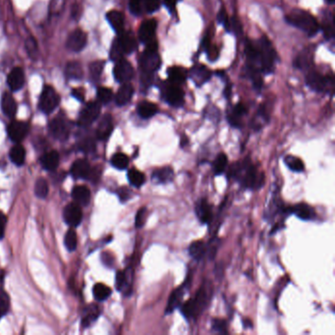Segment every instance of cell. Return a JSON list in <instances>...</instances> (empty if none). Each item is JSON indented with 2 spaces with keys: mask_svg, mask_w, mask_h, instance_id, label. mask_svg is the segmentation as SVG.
Listing matches in <instances>:
<instances>
[{
  "mask_svg": "<svg viewBox=\"0 0 335 335\" xmlns=\"http://www.w3.org/2000/svg\"><path fill=\"white\" fill-rule=\"evenodd\" d=\"M229 177L239 181L244 188L252 190L259 188L263 183V175L259 176L257 168L251 163L249 158L233 164L229 171Z\"/></svg>",
  "mask_w": 335,
  "mask_h": 335,
  "instance_id": "obj_1",
  "label": "cell"
},
{
  "mask_svg": "<svg viewBox=\"0 0 335 335\" xmlns=\"http://www.w3.org/2000/svg\"><path fill=\"white\" fill-rule=\"evenodd\" d=\"M160 57L157 53V44L155 41L147 45V48L140 58L142 70V81L145 86H150L153 73L160 67Z\"/></svg>",
  "mask_w": 335,
  "mask_h": 335,
  "instance_id": "obj_2",
  "label": "cell"
},
{
  "mask_svg": "<svg viewBox=\"0 0 335 335\" xmlns=\"http://www.w3.org/2000/svg\"><path fill=\"white\" fill-rule=\"evenodd\" d=\"M285 19L291 26L304 31L309 37L316 36L320 29L318 20L311 13L302 9H293Z\"/></svg>",
  "mask_w": 335,
  "mask_h": 335,
  "instance_id": "obj_3",
  "label": "cell"
},
{
  "mask_svg": "<svg viewBox=\"0 0 335 335\" xmlns=\"http://www.w3.org/2000/svg\"><path fill=\"white\" fill-rule=\"evenodd\" d=\"M210 298V291L206 289L205 287H200L194 298L188 300L186 303L180 306L184 318L187 320H193L198 318L208 306Z\"/></svg>",
  "mask_w": 335,
  "mask_h": 335,
  "instance_id": "obj_4",
  "label": "cell"
},
{
  "mask_svg": "<svg viewBox=\"0 0 335 335\" xmlns=\"http://www.w3.org/2000/svg\"><path fill=\"white\" fill-rule=\"evenodd\" d=\"M259 68L262 74L270 75L274 73L276 60V52L266 36H262L258 42Z\"/></svg>",
  "mask_w": 335,
  "mask_h": 335,
  "instance_id": "obj_5",
  "label": "cell"
},
{
  "mask_svg": "<svg viewBox=\"0 0 335 335\" xmlns=\"http://www.w3.org/2000/svg\"><path fill=\"white\" fill-rule=\"evenodd\" d=\"M60 103V97L56 91L50 87L46 86L43 90L40 98V109L46 114L51 113Z\"/></svg>",
  "mask_w": 335,
  "mask_h": 335,
  "instance_id": "obj_6",
  "label": "cell"
},
{
  "mask_svg": "<svg viewBox=\"0 0 335 335\" xmlns=\"http://www.w3.org/2000/svg\"><path fill=\"white\" fill-rule=\"evenodd\" d=\"M114 78L118 83H128L134 77V68L129 61L122 58L116 61L114 70Z\"/></svg>",
  "mask_w": 335,
  "mask_h": 335,
  "instance_id": "obj_7",
  "label": "cell"
},
{
  "mask_svg": "<svg viewBox=\"0 0 335 335\" xmlns=\"http://www.w3.org/2000/svg\"><path fill=\"white\" fill-rule=\"evenodd\" d=\"M100 113V105L97 102H91L83 109L79 117V125L87 127L95 121Z\"/></svg>",
  "mask_w": 335,
  "mask_h": 335,
  "instance_id": "obj_8",
  "label": "cell"
},
{
  "mask_svg": "<svg viewBox=\"0 0 335 335\" xmlns=\"http://www.w3.org/2000/svg\"><path fill=\"white\" fill-rule=\"evenodd\" d=\"M306 83L313 91L322 92L328 88V79L317 71H310L306 76Z\"/></svg>",
  "mask_w": 335,
  "mask_h": 335,
  "instance_id": "obj_9",
  "label": "cell"
},
{
  "mask_svg": "<svg viewBox=\"0 0 335 335\" xmlns=\"http://www.w3.org/2000/svg\"><path fill=\"white\" fill-rule=\"evenodd\" d=\"M49 130L53 137L60 141L66 140L70 133L69 123L64 118H54L49 124Z\"/></svg>",
  "mask_w": 335,
  "mask_h": 335,
  "instance_id": "obj_10",
  "label": "cell"
},
{
  "mask_svg": "<svg viewBox=\"0 0 335 335\" xmlns=\"http://www.w3.org/2000/svg\"><path fill=\"white\" fill-rule=\"evenodd\" d=\"M163 96L164 99L168 102V105L172 107H182L184 104V91L177 85L171 84L170 86L166 87Z\"/></svg>",
  "mask_w": 335,
  "mask_h": 335,
  "instance_id": "obj_11",
  "label": "cell"
},
{
  "mask_svg": "<svg viewBox=\"0 0 335 335\" xmlns=\"http://www.w3.org/2000/svg\"><path fill=\"white\" fill-rule=\"evenodd\" d=\"M188 282H189V279L183 284L182 286L177 287L170 294L169 299H168V306L165 309L166 315L172 314L176 309H178L181 306L184 294L186 292V289L188 288Z\"/></svg>",
  "mask_w": 335,
  "mask_h": 335,
  "instance_id": "obj_12",
  "label": "cell"
},
{
  "mask_svg": "<svg viewBox=\"0 0 335 335\" xmlns=\"http://www.w3.org/2000/svg\"><path fill=\"white\" fill-rule=\"evenodd\" d=\"M63 216L67 224L71 225L72 227H76L82 221L83 213L78 204H69L64 209Z\"/></svg>",
  "mask_w": 335,
  "mask_h": 335,
  "instance_id": "obj_13",
  "label": "cell"
},
{
  "mask_svg": "<svg viewBox=\"0 0 335 335\" xmlns=\"http://www.w3.org/2000/svg\"><path fill=\"white\" fill-rule=\"evenodd\" d=\"M29 124L22 121H13L8 126V135L10 139L15 142L20 143L29 133Z\"/></svg>",
  "mask_w": 335,
  "mask_h": 335,
  "instance_id": "obj_14",
  "label": "cell"
},
{
  "mask_svg": "<svg viewBox=\"0 0 335 335\" xmlns=\"http://www.w3.org/2000/svg\"><path fill=\"white\" fill-rule=\"evenodd\" d=\"M156 30V21L151 19L142 23L139 29V39L143 44L149 45L153 42V38Z\"/></svg>",
  "mask_w": 335,
  "mask_h": 335,
  "instance_id": "obj_15",
  "label": "cell"
},
{
  "mask_svg": "<svg viewBox=\"0 0 335 335\" xmlns=\"http://www.w3.org/2000/svg\"><path fill=\"white\" fill-rule=\"evenodd\" d=\"M87 45V35L82 30H75L67 40V47L72 51H81Z\"/></svg>",
  "mask_w": 335,
  "mask_h": 335,
  "instance_id": "obj_16",
  "label": "cell"
},
{
  "mask_svg": "<svg viewBox=\"0 0 335 335\" xmlns=\"http://www.w3.org/2000/svg\"><path fill=\"white\" fill-rule=\"evenodd\" d=\"M314 53H315L314 47L309 46L305 48L296 57V59L294 61V66L300 70H306L310 68L314 60Z\"/></svg>",
  "mask_w": 335,
  "mask_h": 335,
  "instance_id": "obj_17",
  "label": "cell"
},
{
  "mask_svg": "<svg viewBox=\"0 0 335 335\" xmlns=\"http://www.w3.org/2000/svg\"><path fill=\"white\" fill-rule=\"evenodd\" d=\"M287 213H293L297 217H299L300 219H303V220H311V219H314L316 216L315 210L311 206L304 204V203L297 204L293 207L287 208Z\"/></svg>",
  "mask_w": 335,
  "mask_h": 335,
  "instance_id": "obj_18",
  "label": "cell"
},
{
  "mask_svg": "<svg viewBox=\"0 0 335 335\" xmlns=\"http://www.w3.org/2000/svg\"><path fill=\"white\" fill-rule=\"evenodd\" d=\"M190 76L192 78V80L195 82V84L199 87V86L204 85L205 83H207L211 79L212 72L205 65L198 64V65H196L192 68V70L190 72Z\"/></svg>",
  "mask_w": 335,
  "mask_h": 335,
  "instance_id": "obj_19",
  "label": "cell"
},
{
  "mask_svg": "<svg viewBox=\"0 0 335 335\" xmlns=\"http://www.w3.org/2000/svg\"><path fill=\"white\" fill-rule=\"evenodd\" d=\"M196 213L198 215L199 221L204 224H208L213 220V208L207 202L206 198H202L198 200L196 206Z\"/></svg>",
  "mask_w": 335,
  "mask_h": 335,
  "instance_id": "obj_20",
  "label": "cell"
},
{
  "mask_svg": "<svg viewBox=\"0 0 335 335\" xmlns=\"http://www.w3.org/2000/svg\"><path fill=\"white\" fill-rule=\"evenodd\" d=\"M116 41L121 48L123 54L132 53L137 47V42L133 35L130 32L119 34V38L116 39Z\"/></svg>",
  "mask_w": 335,
  "mask_h": 335,
  "instance_id": "obj_21",
  "label": "cell"
},
{
  "mask_svg": "<svg viewBox=\"0 0 335 335\" xmlns=\"http://www.w3.org/2000/svg\"><path fill=\"white\" fill-rule=\"evenodd\" d=\"M113 130L112 117L109 114H106L99 122L96 129V137L102 141H106L111 135Z\"/></svg>",
  "mask_w": 335,
  "mask_h": 335,
  "instance_id": "obj_22",
  "label": "cell"
},
{
  "mask_svg": "<svg viewBox=\"0 0 335 335\" xmlns=\"http://www.w3.org/2000/svg\"><path fill=\"white\" fill-rule=\"evenodd\" d=\"M174 178V171L170 166L155 169L152 174V180L156 184H168L172 182Z\"/></svg>",
  "mask_w": 335,
  "mask_h": 335,
  "instance_id": "obj_23",
  "label": "cell"
},
{
  "mask_svg": "<svg viewBox=\"0 0 335 335\" xmlns=\"http://www.w3.org/2000/svg\"><path fill=\"white\" fill-rule=\"evenodd\" d=\"M247 107L243 104H238L228 114V122L230 125L234 128H241L242 126V117L247 114Z\"/></svg>",
  "mask_w": 335,
  "mask_h": 335,
  "instance_id": "obj_24",
  "label": "cell"
},
{
  "mask_svg": "<svg viewBox=\"0 0 335 335\" xmlns=\"http://www.w3.org/2000/svg\"><path fill=\"white\" fill-rule=\"evenodd\" d=\"M134 94V88L129 83H124L115 95V103L117 106L123 107L127 105Z\"/></svg>",
  "mask_w": 335,
  "mask_h": 335,
  "instance_id": "obj_25",
  "label": "cell"
},
{
  "mask_svg": "<svg viewBox=\"0 0 335 335\" xmlns=\"http://www.w3.org/2000/svg\"><path fill=\"white\" fill-rule=\"evenodd\" d=\"M91 166L86 159H78L71 168V174L76 179H84L90 175Z\"/></svg>",
  "mask_w": 335,
  "mask_h": 335,
  "instance_id": "obj_26",
  "label": "cell"
},
{
  "mask_svg": "<svg viewBox=\"0 0 335 335\" xmlns=\"http://www.w3.org/2000/svg\"><path fill=\"white\" fill-rule=\"evenodd\" d=\"M25 82L24 72L21 68L16 67L8 75L7 83L12 91H19L22 89Z\"/></svg>",
  "mask_w": 335,
  "mask_h": 335,
  "instance_id": "obj_27",
  "label": "cell"
},
{
  "mask_svg": "<svg viewBox=\"0 0 335 335\" xmlns=\"http://www.w3.org/2000/svg\"><path fill=\"white\" fill-rule=\"evenodd\" d=\"M168 79L173 85L180 86L183 83H185L186 78H187V71L178 66H172L168 68Z\"/></svg>",
  "mask_w": 335,
  "mask_h": 335,
  "instance_id": "obj_28",
  "label": "cell"
},
{
  "mask_svg": "<svg viewBox=\"0 0 335 335\" xmlns=\"http://www.w3.org/2000/svg\"><path fill=\"white\" fill-rule=\"evenodd\" d=\"M72 197L79 206H86L89 204L91 198L90 190L85 186H77L73 189Z\"/></svg>",
  "mask_w": 335,
  "mask_h": 335,
  "instance_id": "obj_29",
  "label": "cell"
},
{
  "mask_svg": "<svg viewBox=\"0 0 335 335\" xmlns=\"http://www.w3.org/2000/svg\"><path fill=\"white\" fill-rule=\"evenodd\" d=\"M107 21L109 22V24L111 25V27L113 28V30H115L118 34H121L124 30V16L122 14L121 12L116 11V10H112L109 11L107 15Z\"/></svg>",
  "mask_w": 335,
  "mask_h": 335,
  "instance_id": "obj_30",
  "label": "cell"
},
{
  "mask_svg": "<svg viewBox=\"0 0 335 335\" xmlns=\"http://www.w3.org/2000/svg\"><path fill=\"white\" fill-rule=\"evenodd\" d=\"M1 107L6 116L14 117L16 111H17V105H16L14 97L10 93H8V92L4 93V95L2 96V100H1Z\"/></svg>",
  "mask_w": 335,
  "mask_h": 335,
  "instance_id": "obj_31",
  "label": "cell"
},
{
  "mask_svg": "<svg viewBox=\"0 0 335 335\" xmlns=\"http://www.w3.org/2000/svg\"><path fill=\"white\" fill-rule=\"evenodd\" d=\"M138 114L144 118V119H149L152 118V116H154L157 111L158 108L157 106L150 103V102H142L137 108Z\"/></svg>",
  "mask_w": 335,
  "mask_h": 335,
  "instance_id": "obj_32",
  "label": "cell"
},
{
  "mask_svg": "<svg viewBox=\"0 0 335 335\" xmlns=\"http://www.w3.org/2000/svg\"><path fill=\"white\" fill-rule=\"evenodd\" d=\"M59 154L56 151L46 152L42 158V164L46 170H54L59 164Z\"/></svg>",
  "mask_w": 335,
  "mask_h": 335,
  "instance_id": "obj_33",
  "label": "cell"
},
{
  "mask_svg": "<svg viewBox=\"0 0 335 335\" xmlns=\"http://www.w3.org/2000/svg\"><path fill=\"white\" fill-rule=\"evenodd\" d=\"M65 75L68 79H72V80L82 79L84 72L81 64L76 61L69 62L65 68Z\"/></svg>",
  "mask_w": 335,
  "mask_h": 335,
  "instance_id": "obj_34",
  "label": "cell"
},
{
  "mask_svg": "<svg viewBox=\"0 0 335 335\" xmlns=\"http://www.w3.org/2000/svg\"><path fill=\"white\" fill-rule=\"evenodd\" d=\"M206 253H207V245L200 240L193 242L189 247V254L191 255V257L193 259H197V260H200L203 259L205 257Z\"/></svg>",
  "mask_w": 335,
  "mask_h": 335,
  "instance_id": "obj_35",
  "label": "cell"
},
{
  "mask_svg": "<svg viewBox=\"0 0 335 335\" xmlns=\"http://www.w3.org/2000/svg\"><path fill=\"white\" fill-rule=\"evenodd\" d=\"M25 157H26V152L21 145L17 144L11 149L10 158H11L12 162L16 165H18V166L23 165L24 161H25Z\"/></svg>",
  "mask_w": 335,
  "mask_h": 335,
  "instance_id": "obj_36",
  "label": "cell"
},
{
  "mask_svg": "<svg viewBox=\"0 0 335 335\" xmlns=\"http://www.w3.org/2000/svg\"><path fill=\"white\" fill-rule=\"evenodd\" d=\"M228 158L225 153H220L217 155L213 162V171L215 175H221L224 173L226 166H227Z\"/></svg>",
  "mask_w": 335,
  "mask_h": 335,
  "instance_id": "obj_37",
  "label": "cell"
},
{
  "mask_svg": "<svg viewBox=\"0 0 335 335\" xmlns=\"http://www.w3.org/2000/svg\"><path fill=\"white\" fill-rule=\"evenodd\" d=\"M92 292H93L94 298L97 301H105L110 296L111 289L103 283H97L93 286Z\"/></svg>",
  "mask_w": 335,
  "mask_h": 335,
  "instance_id": "obj_38",
  "label": "cell"
},
{
  "mask_svg": "<svg viewBox=\"0 0 335 335\" xmlns=\"http://www.w3.org/2000/svg\"><path fill=\"white\" fill-rule=\"evenodd\" d=\"M128 180H129V182L131 185L139 188L144 183L146 182V177H145L144 173H142L141 171L133 168V169L129 170V172H128Z\"/></svg>",
  "mask_w": 335,
  "mask_h": 335,
  "instance_id": "obj_39",
  "label": "cell"
},
{
  "mask_svg": "<svg viewBox=\"0 0 335 335\" xmlns=\"http://www.w3.org/2000/svg\"><path fill=\"white\" fill-rule=\"evenodd\" d=\"M284 162L294 172H302V171H304V162L299 157H296L294 155H287L284 158Z\"/></svg>",
  "mask_w": 335,
  "mask_h": 335,
  "instance_id": "obj_40",
  "label": "cell"
},
{
  "mask_svg": "<svg viewBox=\"0 0 335 335\" xmlns=\"http://www.w3.org/2000/svg\"><path fill=\"white\" fill-rule=\"evenodd\" d=\"M111 164L113 165V168H115L116 169L124 170L128 168L129 157L122 152L115 153L111 158Z\"/></svg>",
  "mask_w": 335,
  "mask_h": 335,
  "instance_id": "obj_41",
  "label": "cell"
},
{
  "mask_svg": "<svg viewBox=\"0 0 335 335\" xmlns=\"http://www.w3.org/2000/svg\"><path fill=\"white\" fill-rule=\"evenodd\" d=\"M131 278V274L126 273V272H118L116 274V288L119 291L125 289L126 286L130 287L129 280Z\"/></svg>",
  "mask_w": 335,
  "mask_h": 335,
  "instance_id": "obj_42",
  "label": "cell"
},
{
  "mask_svg": "<svg viewBox=\"0 0 335 335\" xmlns=\"http://www.w3.org/2000/svg\"><path fill=\"white\" fill-rule=\"evenodd\" d=\"M99 315V310L96 306H91V308H89V311L86 313L85 317L83 318V325L89 326L92 321L97 319Z\"/></svg>",
  "mask_w": 335,
  "mask_h": 335,
  "instance_id": "obj_43",
  "label": "cell"
},
{
  "mask_svg": "<svg viewBox=\"0 0 335 335\" xmlns=\"http://www.w3.org/2000/svg\"><path fill=\"white\" fill-rule=\"evenodd\" d=\"M333 24H334V21H333L332 17L327 18V20H324L322 22V30H323L325 39H327V40H331L334 37Z\"/></svg>",
  "mask_w": 335,
  "mask_h": 335,
  "instance_id": "obj_44",
  "label": "cell"
},
{
  "mask_svg": "<svg viewBox=\"0 0 335 335\" xmlns=\"http://www.w3.org/2000/svg\"><path fill=\"white\" fill-rule=\"evenodd\" d=\"M35 193L39 198H46L48 194V185L45 179H39L35 186Z\"/></svg>",
  "mask_w": 335,
  "mask_h": 335,
  "instance_id": "obj_45",
  "label": "cell"
},
{
  "mask_svg": "<svg viewBox=\"0 0 335 335\" xmlns=\"http://www.w3.org/2000/svg\"><path fill=\"white\" fill-rule=\"evenodd\" d=\"M65 246L69 251H74L77 247V234L74 230H68L65 235Z\"/></svg>",
  "mask_w": 335,
  "mask_h": 335,
  "instance_id": "obj_46",
  "label": "cell"
},
{
  "mask_svg": "<svg viewBox=\"0 0 335 335\" xmlns=\"http://www.w3.org/2000/svg\"><path fill=\"white\" fill-rule=\"evenodd\" d=\"M104 67H105L104 61H94L91 63L90 66V73L93 80H97L99 78L104 70Z\"/></svg>",
  "mask_w": 335,
  "mask_h": 335,
  "instance_id": "obj_47",
  "label": "cell"
},
{
  "mask_svg": "<svg viewBox=\"0 0 335 335\" xmlns=\"http://www.w3.org/2000/svg\"><path fill=\"white\" fill-rule=\"evenodd\" d=\"M97 97L102 104L107 105L112 99L113 92L108 88H99L97 90Z\"/></svg>",
  "mask_w": 335,
  "mask_h": 335,
  "instance_id": "obj_48",
  "label": "cell"
},
{
  "mask_svg": "<svg viewBox=\"0 0 335 335\" xmlns=\"http://www.w3.org/2000/svg\"><path fill=\"white\" fill-rule=\"evenodd\" d=\"M142 5L147 12L153 13L159 9L160 0H142Z\"/></svg>",
  "mask_w": 335,
  "mask_h": 335,
  "instance_id": "obj_49",
  "label": "cell"
},
{
  "mask_svg": "<svg viewBox=\"0 0 335 335\" xmlns=\"http://www.w3.org/2000/svg\"><path fill=\"white\" fill-rule=\"evenodd\" d=\"M216 18H217L218 23L222 24V25L224 26V28L226 29V30H228V31L231 30V28H230V27H231V22H230V20H229L227 12H226V10H225L224 7H221V8H220L219 12L217 13V17H216Z\"/></svg>",
  "mask_w": 335,
  "mask_h": 335,
  "instance_id": "obj_50",
  "label": "cell"
},
{
  "mask_svg": "<svg viewBox=\"0 0 335 335\" xmlns=\"http://www.w3.org/2000/svg\"><path fill=\"white\" fill-rule=\"evenodd\" d=\"M212 328L215 332H218V333H222V334L227 333V323L224 320L214 319L213 320Z\"/></svg>",
  "mask_w": 335,
  "mask_h": 335,
  "instance_id": "obj_51",
  "label": "cell"
},
{
  "mask_svg": "<svg viewBox=\"0 0 335 335\" xmlns=\"http://www.w3.org/2000/svg\"><path fill=\"white\" fill-rule=\"evenodd\" d=\"M123 55L124 54L122 52L121 48H120V46L118 45L117 41L115 40L113 42V44H112L111 49H110V58H111V60L118 61L123 58L122 57Z\"/></svg>",
  "mask_w": 335,
  "mask_h": 335,
  "instance_id": "obj_52",
  "label": "cell"
},
{
  "mask_svg": "<svg viewBox=\"0 0 335 335\" xmlns=\"http://www.w3.org/2000/svg\"><path fill=\"white\" fill-rule=\"evenodd\" d=\"M9 308V299L6 294H0V319L4 317Z\"/></svg>",
  "mask_w": 335,
  "mask_h": 335,
  "instance_id": "obj_53",
  "label": "cell"
},
{
  "mask_svg": "<svg viewBox=\"0 0 335 335\" xmlns=\"http://www.w3.org/2000/svg\"><path fill=\"white\" fill-rule=\"evenodd\" d=\"M146 217H147V209L146 208H142L136 215V219H135V224L137 228H141L144 226L145 222H146Z\"/></svg>",
  "mask_w": 335,
  "mask_h": 335,
  "instance_id": "obj_54",
  "label": "cell"
},
{
  "mask_svg": "<svg viewBox=\"0 0 335 335\" xmlns=\"http://www.w3.org/2000/svg\"><path fill=\"white\" fill-rule=\"evenodd\" d=\"M129 7H130V11L134 15H140V14H142V11H143L142 0H130Z\"/></svg>",
  "mask_w": 335,
  "mask_h": 335,
  "instance_id": "obj_55",
  "label": "cell"
},
{
  "mask_svg": "<svg viewBox=\"0 0 335 335\" xmlns=\"http://www.w3.org/2000/svg\"><path fill=\"white\" fill-rule=\"evenodd\" d=\"M26 47H27V50H28V52H29V54L31 57H35L37 55L38 46H37V44H36L34 39H29L26 42Z\"/></svg>",
  "mask_w": 335,
  "mask_h": 335,
  "instance_id": "obj_56",
  "label": "cell"
},
{
  "mask_svg": "<svg viewBox=\"0 0 335 335\" xmlns=\"http://www.w3.org/2000/svg\"><path fill=\"white\" fill-rule=\"evenodd\" d=\"M131 194H132V192L128 188H121L118 191V196H119V198H121V200H123V202H125V200H127L128 198H130L131 197Z\"/></svg>",
  "mask_w": 335,
  "mask_h": 335,
  "instance_id": "obj_57",
  "label": "cell"
},
{
  "mask_svg": "<svg viewBox=\"0 0 335 335\" xmlns=\"http://www.w3.org/2000/svg\"><path fill=\"white\" fill-rule=\"evenodd\" d=\"M6 223H7L6 216L3 213H0V239L3 238V236H4Z\"/></svg>",
  "mask_w": 335,
  "mask_h": 335,
  "instance_id": "obj_58",
  "label": "cell"
},
{
  "mask_svg": "<svg viewBox=\"0 0 335 335\" xmlns=\"http://www.w3.org/2000/svg\"><path fill=\"white\" fill-rule=\"evenodd\" d=\"M176 0H163L164 5L168 8L169 11H174L176 8Z\"/></svg>",
  "mask_w": 335,
  "mask_h": 335,
  "instance_id": "obj_59",
  "label": "cell"
},
{
  "mask_svg": "<svg viewBox=\"0 0 335 335\" xmlns=\"http://www.w3.org/2000/svg\"><path fill=\"white\" fill-rule=\"evenodd\" d=\"M72 93H73V95L76 97L77 99H79V100H83L84 99V93H83L82 90H80V89L73 90Z\"/></svg>",
  "mask_w": 335,
  "mask_h": 335,
  "instance_id": "obj_60",
  "label": "cell"
},
{
  "mask_svg": "<svg viewBox=\"0 0 335 335\" xmlns=\"http://www.w3.org/2000/svg\"><path fill=\"white\" fill-rule=\"evenodd\" d=\"M244 328H252L253 327V322L249 319L243 320Z\"/></svg>",
  "mask_w": 335,
  "mask_h": 335,
  "instance_id": "obj_61",
  "label": "cell"
},
{
  "mask_svg": "<svg viewBox=\"0 0 335 335\" xmlns=\"http://www.w3.org/2000/svg\"><path fill=\"white\" fill-rule=\"evenodd\" d=\"M231 92H232V89H231V86H227L225 88V91H224V96L228 98L229 96L231 95Z\"/></svg>",
  "mask_w": 335,
  "mask_h": 335,
  "instance_id": "obj_62",
  "label": "cell"
},
{
  "mask_svg": "<svg viewBox=\"0 0 335 335\" xmlns=\"http://www.w3.org/2000/svg\"><path fill=\"white\" fill-rule=\"evenodd\" d=\"M187 143H188V138H183L182 141H181V146L184 147V146H185V144H187Z\"/></svg>",
  "mask_w": 335,
  "mask_h": 335,
  "instance_id": "obj_63",
  "label": "cell"
},
{
  "mask_svg": "<svg viewBox=\"0 0 335 335\" xmlns=\"http://www.w3.org/2000/svg\"><path fill=\"white\" fill-rule=\"evenodd\" d=\"M333 1H334V0H325V2H326V3H328V4H332V3H333Z\"/></svg>",
  "mask_w": 335,
  "mask_h": 335,
  "instance_id": "obj_64",
  "label": "cell"
}]
</instances>
